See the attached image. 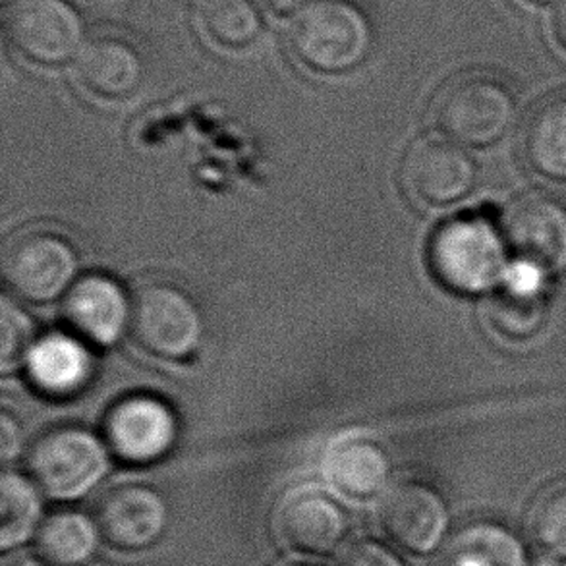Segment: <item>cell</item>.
Instances as JSON below:
<instances>
[{
    "instance_id": "cell-4",
    "label": "cell",
    "mask_w": 566,
    "mask_h": 566,
    "mask_svg": "<svg viewBox=\"0 0 566 566\" xmlns=\"http://www.w3.org/2000/svg\"><path fill=\"white\" fill-rule=\"evenodd\" d=\"M436 123L464 146L497 144L513 130L518 107L513 92L501 80L472 74L454 80L437 97Z\"/></svg>"
},
{
    "instance_id": "cell-3",
    "label": "cell",
    "mask_w": 566,
    "mask_h": 566,
    "mask_svg": "<svg viewBox=\"0 0 566 566\" xmlns=\"http://www.w3.org/2000/svg\"><path fill=\"white\" fill-rule=\"evenodd\" d=\"M107 444L90 429L61 426L39 437L30 452V472L39 490L59 501H74L107 475Z\"/></svg>"
},
{
    "instance_id": "cell-10",
    "label": "cell",
    "mask_w": 566,
    "mask_h": 566,
    "mask_svg": "<svg viewBox=\"0 0 566 566\" xmlns=\"http://www.w3.org/2000/svg\"><path fill=\"white\" fill-rule=\"evenodd\" d=\"M276 537L292 552L329 557L350 534V516L337 499L315 488L291 491L275 514Z\"/></svg>"
},
{
    "instance_id": "cell-30",
    "label": "cell",
    "mask_w": 566,
    "mask_h": 566,
    "mask_svg": "<svg viewBox=\"0 0 566 566\" xmlns=\"http://www.w3.org/2000/svg\"><path fill=\"white\" fill-rule=\"evenodd\" d=\"M283 566H317L314 565V563H286V565Z\"/></svg>"
},
{
    "instance_id": "cell-25",
    "label": "cell",
    "mask_w": 566,
    "mask_h": 566,
    "mask_svg": "<svg viewBox=\"0 0 566 566\" xmlns=\"http://www.w3.org/2000/svg\"><path fill=\"white\" fill-rule=\"evenodd\" d=\"M33 338V322L15 302L2 296L0 304V369L10 374L28 360Z\"/></svg>"
},
{
    "instance_id": "cell-5",
    "label": "cell",
    "mask_w": 566,
    "mask_h": 566,
    "mask_svg": "<svg viewBox=\"0 0 566 566\" xmlns=\"http://www.w3.org/2000/svg\"><path fill=\"white\" fill-rule=\"evenodd\" d=\"M132 333L146 353L186 360L198 350L206 325L198 304L175 284H146L132 302Z\"/></svg>"
},
{
    "instance_id": "cell-21",
    "label": "cell",
    "mask_w": 566,
    "mask_h": 566,
    "mask_svg": "<svg viewBox=\"0 0 566 566\" xmlns=\"http://www.w3.org/2000/svg\"><path fill=\"white\" fill-rule=\"evenodd\" d=\"M198 22L207 41L222 51H244L263 33V18L253 0H203Z\"/></svg>"
},
{
    "instance_id": "cell-20",
    "label": "cell",
    "mask_w": 566,
    "mask_h": 566,
    "mask_svg": "<svg viewBox=\"0 0 566 566\" xmlns=\"http://www.w3.org/2000/svg\"><path fill=\"white\" fill-rule=\"evenodd\" d=\"M447 566H526V552L511 530L495 522H478L454 536Z\"/></svg>"
},
{
    "instance_id": "cell-16",
    "label": "cell",
    "mask_w": 566,
    "mask_h": 566,
    "mask_svg": "<svg viewBox=\"0 0 566 566\" xmlns=\"http://www.w3.org/2000/svg\"><path fill=\"white\" fill-rule=\"evenodd\" d=\"M25 368L35 389L46 397L66 398L92 381L93 356L82 340L54 331L31 346Z\"/></svg>"
},
{
    "instance_id": "cell-13",
    "label": "cell",
    "mask_w": 566,
    "mask_h": 566,
    "mask_svg": "<svg viewBox=\"0 0 566 566\" xmlns=\"http://www.w3.org/2000/svg\"><path fill=\"white\" fill-rule=\"evenodd\" d=\"M506 244L521 258L549 271L566 269V207L547 193L532 191L506 209Z\"/></svg>"
},
{
    "instance_id": "cell-31",
    "label": "cell",
    "mask_w": 566,
    "mask_h": 566,
    "mask_svg": "<svg viewBox=\"0 0 566 566\" xmlns=\"http://www.w3.org/2000/svg\"><path fill=\"white\" fill-rule=\"evenodd\" d=\"M534 2H549V0H534Z\"/></svg>"
},
{
    "instance_id": "cell-22",
    "label": "cell",
    "mask_w": 566,
    "mask_h": 566,
    "mask_svg": "<svg viewBox=\"0 0 566 566\" xmlns=\"http://www.w3.org/2000/svg\"><path fill=\"white\" fill-rule=\"evenodd\" d=\"M526 155L537 172L566 180V97L537 108L526 130Z\"/></svg>"
},
{
    "instance_id": "cell-8",
    "label": "cell",
    "mask_w": 566,
    "mask_h": 566,
    "mask_svg": "<svg viewBox=\"0 0 566 566\" xmlns=\"http://www.w3.org/2000/svg\"><path fill=\"white\" fill-rule=\"evenodd\" d=\"M111 452L132 467H149L177 444L178 420L161 398L134 395L116 402L105 421Z\"/></svg>"
},
{
    "instance_id": "cell-17",
    "label": "cell",
    "mask_w": 566,
    "mask_h": 566,
    "mask_svg": "<svg viewBox=\"0 0 566 566\" xmlns=\"http://www.w3.org/2000/svg\"><path fill=\"white\" fill-rule=\"evenodd\" d=\"M325 474L346 497L369 501L389 490V452L368 437H350L335 444L325 460Z\"/></svg>"
},
{
    "instance_id": "cell-9",
    "label": "cell",
    "mask_w": 566,
    "mask_h": 566,
    "mask_svg": "<svg viewBox=\"0 0 566 566\" xmlns=\"http://www.w3.org/2000/svg\"><path fill=\"white\" fill-rule=\"evenodd\" d=\"M377 521L392 544L426 557L443 545L451 516L444 499L433 488L400 482L382 493Z\"/></svg>"
},
{
    "instance_id": "cell-26",
    "label": "cell",
    "mask_w": 566,
    "mask_h": 566,
    "mask_svg": "<svg viewBox=\"0 0 566 566\" xmlns=\"http://www.w3.org/2000/svg\"><path fill=\"white\" fill-rule=\"evenodd\" d=\"M338 566H408L392 547L366 537L346 547Z\"/></svg>"
},
{
    "instance_id": "cell-29",
    "label": "cell",
    "mask_w": 566,
    "mask_h": 566,
    "mask_svg": "<svg viewBox=\"0 0 566 566\" xmlns=\"http://www.w3.org/2000/svg\"><path fill=\"white\" fill-rule=\"evenodd\" d=\"M555 35L559 39L560 45L566 49V0H559L555 10Z\"/></svg>"
},
{
    "instance_id": "cell-2",
    "label": "cell",
    "mask_w": 566,
    "mask_h": 566,
    "mask_svg": "<svg viewBox=\"0 0 566 566\" xmlns=\"http://www.w3.org/2000/svg\"><path fill=\"white\" fill-rule=\"evenodd\" d=\"M505 242L483 217L452 219L431 240V269L451 291L460 294L490 291L505 273Z\"/></svg>"
},
{
    "instance_id": "cell-18",
    "label": "cell",
    "mask_w": 566,
    "mask_h": 566,
    "mask_svg": "<svg viewBox=\"0 0 566 566\" xmlns=\"http://www.w3.org/2000/svg\"><path fill=\"white\" fill-rule=\"evenodd\" d=\"M101 539L97 518L77 511H62L45 518L35 544L46 566H85L95 559Z\"/></svg>"
},
{
    "instance_id": "cell-14",
    "label": "cell",
    "mask_w": 566,
    "mask_h": 566,
    "mask_svg": "<svg viewBox=\"0 0 566 566\" xmlns=\"http://www.w3.org/2000/svg\"><path fill=\"white\" fill-rule=\"evenodd\" d=\"M77 77L87 92L103 99H126L146 77V62L130 39L101 33L85 43L76 59Z\"/></svg>"
},
{
    "instance_id": "cell-24",
    "label": "cell",
    "mask_w": 566,
    "mask_h": 566,
    "mask_svg": "<svg viewBox=\"0 0 566 566\" xmlns=\"http://www.w3.org/2000/svg\"><path fill=\"white\" fill-rule=\"evenodd\" d=\"M526 528L539 552L549 559L566 560V483L547 488L536 499Z\"/></svg>"
},
{
    "instance_id": "cell-15",
    "label": "cell",
    "mask_w": 566,
    "mask_h": 566,
    "mask_svg": "<svg viewBox=\"0 0 566 566\" xmlns=\"http://www.w3.org/2000/svg\"><path fill=\"white\" fill-rule=\"evenodd\" d=\"M66 317L92 343L111 346L132 325V302L113 276L87 275L70 289Z\"/></svg>"
},
{
    "instance_id": "cell-19",
    "label": "cell",
    "mask_w": 566,
    "mask_h": 566,
    "mask_svg": "<svg viewBox=\"0 0 566 566\" xmlns=\"http://www.w3.org/2000/svg\"><path fill=\"white\" fill-rule=\"evenodd\" d=\"M43 499L38 483L12 470L0 478V549L14 552L43 526Z\"/></svg>"
},
{
    "instance_id": "cell-6",
    "label": "cell",
    "mask_w": 566,
    "mask_h": 566,
    "mask_svg": "<svg viewBox=\"0 0 566 566\" xmlns=\"http://www.w3.org/2000/svg\"><path fill=\"white\" fill-rule=\"evenodd\" d=\"M80 268L76 245L54 230L18 232L4 250V279L22 298L46 304L74 286Z\"/></svg>"
},
{
    "instance_id": "cell-23",
    "label": "cell",
    "mask_w": 566,
    "mask_h": 566,
    "mask_svg": "<svg viewBox=\"0 0 566 566\" xmlns=\"http://www.w3.org/2000/svg\"><path fill=\"white\" fill-rule=\"evenodd\" d=\"M544 292L536 286H506L491 304V322L509 338H530L545 322Z\"/></svg>"
},
{
    "instance_id": "cell-28",
    "label": "cell",
    "mask_w": 566,
    "mask_h": 566,
    "mask_svg": "<svg viewBox=\"0 0 566 566\" xmlns=\"http://www.w3.org/2000/svg\"><path fill=\"white\" fill-rule=\"evenodd\" d=\"M261 7L279 18L296 15L312 2V0H258Z\"/></svg>"
},
{
    "instance_id": "cell-1",
    "label": "cell",
    "mask_w": 566,
    "mask_h": 566,
    "mask_svg": "<svg viewBox=\"0 0 566 566\" xmlns=\"http://www.w3.org/2000/svg\"><path fill=\"white\" fill-rule=\"evenodd\" d=\"M289 43L307 70L340 76L368 59L374 49V23L358 0H312L294 15Z\"/></svg>"
},
{
    "instance_id": "cell-7",
    "label": "cell",
    "mask_w": 566,
    "mask_h": 566,
    "mask_svg": "<svg viewBox=\"0 0 566 566\" xmlns=\"http://www.w3.org/2000/svg\"><path fill=\"white\" fill-rule=\"evenodd\" d=\"M7 30L15 51L39 66H62L87 43L84 18L70 0H14Z\"/></svg>"
},
{
    "instance_id": "cell-27",
    "label": "cell",
    "mask_w": 566,
    "mask_h": 566,
    "mask_svg": "<svg viewBox=\"0 0 566 566\" xmlns=\"http://www.w3.org/2000/svg\"><path fill=\"white\" fill-rule=\"evenodd\" d=\"M22 443L23 433L20 423L12 413L2 410V413H0V457H2L4 464L20 454Z\"/></svg>"
},
{
    "instance_id": "cell-11",
    "label": "cell",
    "mask_w": 566,
    "mask_h": 566,
    "mask_svg": "<svg viewBox=\"0 0 566 566\" xmlns=\"http://www.w3.org/2000/svg\"><path fill=\"white\" fill-rule=\"evenodd\" d=\"M97 524L103 539L118 552H147L169 530V503L151 485L123 483L101 499Z\"/></svg>"
},
{
    "instance_id": "cell-12",
    "label": "cell",
    "mask_w": 566,
    "mask_h": 566,
    "mask_svg": "<svg viewBox=\"0 0 566 566\" xmlns=\"http://www.w3.org/2000/svg\"><path fill=\"white\" fill-rule=\"evenodd\" d=\"M478 178L472 157L441 138L418 139L402 163V182L410 198L423 206L444 207L467 198Z\"/></svg>"
}]
</instances>
